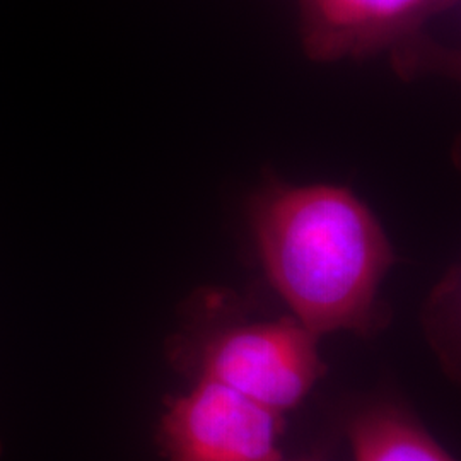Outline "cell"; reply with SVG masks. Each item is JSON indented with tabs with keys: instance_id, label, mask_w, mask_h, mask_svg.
I'll use <instances>...</instances> for the list:
<instances>
[{
	"instance_id": "obj_1",
	"label": "cell",
	"mask_w": 461,
	"mask_h": 461,
	"mask_svg": "<svg viewBox=\"0 0 461 461\" xmlns=\"http://www.w3.org/2000/svg\"><path fill=\"white\" fill-rule=\"evenodd\" d=\"M251 226L267 279L303 327L371 337L386 323L379 296L395 251L348 188L272 183L251 203Z\"/></svg>"
},
{
	"instance_id": "obj_2",
	"label": "cell",
	"mask_w": 461,
	"mask_h": 461,
	"mask_svg": "<svg viewBox=\"0 0 461 461\" xmlns=\"http://www.w3.org/2000/svg\"><path fill=\"white\" fill-rule=\"evenodd\" d=\"M186 333L173 352L197 364L198 378L212 379L265 409H294L325 375L318 335L296 318L249 320L222 293L200 296Z\"/></svg>"
},
{
	"instance_id": "obj_3",
	"label": "cell",
	"mask_w": 461,
	"mask_h": 461,
	"mask_svg": "<svg viewBox=\"0 0 461 461\" xmlns=\"http://www.w3.org/2000/svg\"><path fill=\"white\" fill-rule=\"evenodd\" d=\"M299 38L318 64L384 57L407 81L460 76V53L429 24L460 0H296Z\"/></svg>"
},
{
	"instance_id": "obj_4",
	"label": "cell",
	"mask_w": 461,
	"mask_h": 461,
	"mask_svg": "<svg viewBox=\"0 0 461 461\" xmlns=\"http://www.w3.org/2000/svg\"><path fill=\"white\" fill-rule=\"evenodd\" d=\"M282 415L228 386L198 378L171 398L158 443L167 461H280Z\"/></svg>"
},
{
	"instance_id": "obj_5",
	"label": "cell",
	"mask_w": 461,
	"mask_h": 461,
	"mask_svg": "<svg viewBox=\"0 0 461 461\" xmlns=\"http://www.w3.org/2000/svg\"><path fill=\"white\" fill-rule=\"evenodd\" d=\"M347 436L354 461H455L411 413L390 403L359 411Z\"/></svg>"
},
{
	"instance_id": "obj_6",
	"label": "cell",
	"mask_w": 461,
	"mask_h": 461,
	"mask_svg": "<svg viewBox=\"0 0 461 461\" xmlns=\"http://www.w3.org/2000/svg\"><path fill=\"white\" fill-rule=\"evenodd\" d=\"M280 461H284V460H280Z\"/></svg>"
}]
</instances>
